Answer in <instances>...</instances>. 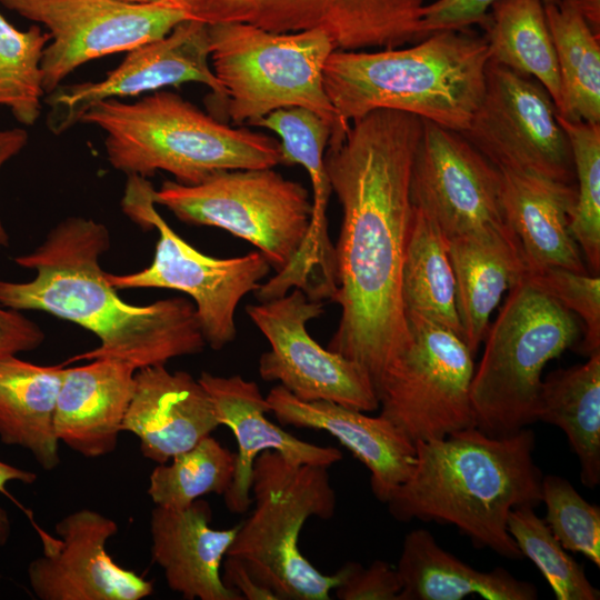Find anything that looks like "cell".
I'll use <instances>...</instances> for the list:
<instances>
[{
  "label": "cell",
  "instance_id": "13",
  "mask_svg": "<svg viewBox=\"0 0 600 600\" xmlns=\"http://www.w3.org/2000/svg\"><path fill=\"white\" fill-rule=\"evenodd\" d=\"M9 10L44 26L50 40L41 70L46 94L80 66L104 56L128 52L167 36L194 19L187 9L168 3L123 0H0Z\"/></svg>",
  "mask_w": 600,
  "mask_h": 600
},
{
  "label": "cell",
  "instance_id": "45",
  "mask_svg": "<svg viewBox=\"0 0 600 600\" xmlns=\"http://www.w3.org/2000/svg\"><path fill=\"white\" fill-rule=\"evenodd\" d=\"M574 4L584 16L590 27L599 33L600 29V0H560Z\"/></svg>",
  "mask_w": 600,
  "mask_h": 600
},
{
  "label": "cell",
  "instance_id": "11",
  "mask_svg": "<svg viewBox=\"0 0 600 600\" xmlns=\"http://www.w3.org/2000/svg\"><path fill=\"white\" fill-rule=\"evenodd\" d=\"M406 319L409 341L377 390L380 416L414 443L477 427L471 402L474 356L462 337L424 318Z\"/></svg>",
  "mask_w": 600,
  "mask_h": 600
},
{
  "label": "cell",
  "instance_id": "20",
  "mask_svg": "<svg viewBox=\"0 0 600 600\" xmlns=\"http://www.w3.org/2000/svg\"><path fill=\"white\" fill-rule=\"evenodd\" d=\"M198 381L210 396L220 424L232 431L238 444L234 476L223 494L229 511L244 513L251 507L253 462L266 450H274L298 464L329 468L341 461L338 448L303 441L271 422L266 417L270 406L256 382L239 374L220 377L206 371Z\"/></svg>",
  "mask_w": 600,
  "mask_h": 600
},
{
  "label": "cell",
  "instance_id": "24",
  "mask_svg": "<svg viewBox=\"0 0 600 600\" xmlns=\"http://www.w3.org/2000/svg\"><path fill=\"white\" fill-rule=\"evenodd\" d=\"M136 371L112 359L64 367L54 416L59 441L87 458L112 453L134 391Z\"/></svg>",
  "mask_w": 600,
  "mask_h": 600
},
{
  "label": "cell",
  "instance_id": "15",
  "mask_svg": "<svg viewBox=\"0 0 600 600\" xmlns=\"http://www.w3.org/2000/svg\"><path fill=\"white\" fill-rule=\"evenodd\" d=\"M207 24L241 22L277 32L318 30L334 50L399 48L418 40L424 0H186Z\"/></svg>",
  "mask_w": 600,
  "mask_h": 600
},
{
  "label": "cell",
  "instance_id": "25",
  "mask_svg": "<svg viewBox=\"0 0 600 600\" xmlns=\"http://www.w3.org/2000/svg\"><path fill=\"white\" fill-rule=\"evenodd\" d=\"M499 170L504 216L519 241L526 273L546 268L587 272L570 230L576 187L528 171Z\"/></svg>",
  "mask_w": 600,
  "mask_h": 600
},
{
  "label": "cell",
  "instance_id": "5",
  "mask_svg": "<svg viewBox=\"0 0 600 600\" xmlns=\"http://www.w3.org/2000/svg\"><path fill=\"white\" fill-rule=\"evenodd\" d=\"M80 122L104 131L108 161L127 176L162 170L192 186L221 171L273 168L281 159L276 139L224 124L170 91L99 102Z\"/></svg>",
  "mask_w": 600,
  "mask_h": 600
},
{
  "label": "cell",
  "instance_id": "3",
  "mask_svg": "<svg viewBox=\"0 0 600 600\" xmlns=\"http://www.w3.org/2000/svg\"><path fill=\"white\" fill-rule=\"evenodd\" d=\"M534 447L528 427L506 436L471 427L416 442L412 470L386 502L388 510L401 522L453 526L476 548L520 560L507 521L512 509L542 502L543 473Z\"/></svg>",
  "mask_w": 600,
  "mask_h": 600
},
{
  "label": "cell",
  "instance_id": "46",
  "mask_svg": "<svg viewBox=\"0 0 600 600\" xmlns=\"http://www.w3.org/2000/svg\"><path fill=\"white\" fill-rule=\"evenodd\" d=\"M11 520L6 508L0 503V548L6 546L11 536ZM0 573V581H1Z\"/></svg>",
  "mask_w": 600,
  "mask_h": 600
},
{
  "label": "cell",
  "instance_id": "36",
  "mask_svg": "<svg viewBox=\"0 0 600 600\" xmlns=\"http://www.w3.org/2000/svg\"><path fill=\"white\" fill-rule=\"evenodd\" d=\"M558 120L570 142L576 204L570 230L593 273L600 271V123Z\"/></svg>",
  "mask_w": 600,
  "mask_h": 600
},
{
  "label": "cell",
  "instance_id": "38",
  "mask_svg": "<svg viewBox=\"0 0 600 600\" xmlns=\"http://www.w3.org/2000/svg\"><path fill=\"white\" fill-rule=\"evenodd\" d=\"M553 298L583 326L578 351L590 357L600 352V277L563 268H546L526 273L523 279Z\"/></svg>",
  "mask_w": 600,
  "mask_h": 600
},
{
  "label": "cell",
  "instance_id": "12",
  "mask_svg": "<svg viewBox=\"0 0 600 600\" xmlns=\"http://www.w3.org/2000/svg\"><path fill=\"white\" fill-rule=\"evenodd\" d=\"M460 133L498 169L574 184L570 142L557 107L531 77L489 61L482 100Z\"/></svg>",
  "mask_w": 600,
  "mask_h": 600
},
{
  "label": "cell",
  "instance_id": "19",
  "mask_svg": "<svg viewBox=\"0 0 600 600\" xmlns=\"http://www.w3.org/2000/svg\"><path fill=\"white\" fill-rule=\"evenodd\" d=\"M252 126L269 129L280 139V163H299L312 186V210L306 237L292 260L266 287L280 297L298 288L312 300L331 299L337 290L336 251L328 234L327 208L332 191L324 166L330 127L311 110L291 107L270 112Z\"/></svg>",
  "mask_w": 600,
  "mask_h": 600
},
{
  "label": "cell",
  "instance_id": "18",
  "mask_svg": "<svg viewBox=\"0 0 600 600\" xmlns=\"http://www.w3.org/2000/svg\"><path fill=\"white\" fill-rule=\"evenodd\" d=\"M43 547L27 569L40 600H141L153 592L151 581L117 563L107 551L118 523L91 509L63 517L56 538L34 522Z\"/></svg>",
  "mask_w": 600,
  "mask_h": 600
},
{
  "label": "cell",
  "instance_id": "40",
  "mask_svg": "<svg viewBox=\"0 0 600 600\" xmlns=\"http://www.w3.org/2000/svg\"><path fill=\"white\" fill-rule=\"evenodd\" d=\"M498 0H436L424 4L419 26L418 40L444 30H463L471 24H481L490 7ZM557 4L560 0H542Z\"/></svg>",
  "mask_w": 600,
  "mask_h": 600
},
{
  "label": "cell",
  "instance_id": "47",
  "mask_svg": "<svg viewBox=\"0 0 600 600\" xmlns=\"http://www.w3.org/2000/svg\"><path fill=\"white\" fill-rule=\"evenodd\" d=\"M132 3L152 4V3H168L187 9L186 0H123ZM188 10V9H187Z\"/></svg>",
  "mask_w": 600,
  "mask_h": 600
},
{
  "label": "cell",
  "instance_id": "33",
  "mask_svg": "<svg viewBox=\"0 0 600 600\" xmlns=\"http://www.w3.org/2000/svg\"><path fill=\"white\" fill-rule=\"evenodd\" d=\"M170 461L149 478L148 494L158 507L183 509L208 493L224 494L236 470V453L211 436Z\"/></svg>",
  "mask_w": 600,
  "mask_h": 600
},
{
  "label": "cell",
  "instance_id": "9",
  "mask_svg": "<svg viewBox=\"0 0 600 600\" xmlns=\"http://www.w3.org/2000/svg\"><path fill=\"white\" fill-rule=\"evenodd\" d=\"M154 191L147 178L130 174L121 200L122 211L131 221L144 230L157 229L152 262L138 272H106V277L117 290L164 288L187 293L194 301L206 343L220 350L237 336L234 313L239 302L259 289L270 264L260 251L224 259L201 253L160 216Z\"/></svg>",
  "mask_w": 600,
  "mask_h": 600
},
{
  "label": "cell",
  "instance_id": "8",
  "mask_svg": "<svg viewBox=\"0 0 600 600\" xmlns=\"http://www.w3.org/2000/svg\"><path fill=\"white\" fill-rule=\"evenodd\" d=\"M574 314L553 298L519 281L488 328L471 382L477 428L506 436L537 421L546 364L579 339Z\"/></svg>",
  "mask_w": 600,
  "mask_h": 600
},
{
  "label": "cell",
  "instance_id": "27",
  "mask_svg": "<svg viewBox=\"0 0 600 600\" xmlns=\"http://www.w3.org/2000/svg\"><path fill=\"white\" fill-rule=\"evenodd\" d=\"M462 339L474 356L503 292L527 272L513 231L447 241Z\"/></svg>",
  "mask_w": 600,
  "mask_h": 600
},
{
  "label": "cell",
  "instance_id": "1",
  "mask_svg": "<svg viewBox=\"0 0 600 600\" xmlns=\"http://www.w3.org/2000/svg\"><path fill=\"white\" fill-rule=\"evenodd\" d=\"M422 128L418 116L377 109L352 121L343 139L324 153L342 208L331 300L340 306L341 318L327 349L359 363L376 391L410 338L401 273L413 216L411 170Z\"/></svg>",
  "mask_w": 600,
  "mask_h": 600
},
{
  "label": "cell",
  "instance_id": "17",
  "mask_svg": "<svg viewBox=\"0 0 600 600\" xmlns=\"http://www.w3.org/2000/svg\"><path fill=\"white\" fill-rule=\"evenodd\" d=\"M207 23L190 19L179 23L167 36L127 52L123 61L99 81L60 84L48 93L47 127L62 134L80 122L94 104L151 93L166 87L198 82L219 100L223 89L209 64Z\"/></svg>",
  "mask_w": 600,
  "mask_h": 600
},
{
  "label": "cell",
  "instance_id": "34",
  "mask_svg": "<svg viewBox=\"0 0 600 600\" xmlns=\"http://www.w3.org/2000/svg\"><path fill=\"white\" fill-rule=\"evenodd\" d=\"M49 40L39 26L19 30L0 13V106L24 126H32L41 113V60Z\"/></svg>",
  "mask_w": 600,
  "mask_h": 600
},
{
  "label": "cell",
  "instance_id": "26",
  "mask_svg": "<svg viewBox=\"0 0 600 600\" xmlns=\"http://www.w3.org/2000/svg\"><path fill=\"white\" fill-rule=\"evenodd\" d=\"M401 590L397 600H536L534 584L504 568L480 571L444 550L430 531L414 529L404 537L396 567Z\"/></svg>",
  "mask_w": 600,
  "mask_h": 600
},
{
  "label": "cell",
  "instance_id": "44",
  "mask_svg": "<svg viewBox=\"0 0 600 600\" xmlns=\"http://www.w3.org/2000/svg\"><path fill=\"white\" fill-rule=\"evenodd\" d=\"M37 480V474L6 463L0 460V492L7 494V484L12 481L31 484Z\"/></svg>",
  "mask_w": 600,
  "mask_h": 600
},
{
  "label": "cell",
  "instance_id": "2",
  "mask_svg": "<svg viewBox=\"0 0 600 600\" xmlns=\"http://www.w3.org/2000/svg\"><path fill=\"white\" fill-rule=\"evenodd\" d=\"M109 248L103 223L83 217L60 221L32 252L13 259L36 277L26 282L0 280V306L48 312L97 336V348L66 364L112 359L138 370L200 353L207 343L196 307L181 297L147 306L123 301L99 264Z\"/></svg>",
  "mask_w": 600,
  "mask_h": 600
},
{
  "label": "cell",
  "instance_id": "10",
  "mask_svg": "<svg viewBox=\"0 0 600 600\" xmlns=\"http://www.w3.org/2000/svg\"><path fill=\"white\" fill-rule=\"evenodd\" d=\"M154 202L183 222L249 241L276 272L299 250L312 210L307 189L272 168L221 171L192 186L166 180Z\"/></svg>",
  "mask_w": 600,
  "mask_h": 600
},
{
  "label": "cell",
  "instance_id": "23",
  "mask_svg": "<svg viewBox=\"0 0 600 600\" xmlns=\"http://www.w3.org/2000/svg\"><path fill=\"white\" fill-rule=\"evenodd\" d=\"M212 511L203 499L189 507L156 506L151 512V556L163 571L168 587L187 600H242L222 581L220 569L239 524L210 526Z\"/></svg>",
  "mask_w": 600,
  "mask_h": 600
},
{
  "label": "cell",
  "instance_id": "30",
  "mask_svg": "<svg viewBox=\"0 0 600 600\" xmlns=\"http://www.w3.org/2000/svg\"><path fill=\"white\" fill-rule=\"evenodd\" d=\"M489 61L536 79L557 110L561 101L557 54L542 0H498L481 23Z\"/></svg>",
  "mask_w": 600,
  "mask_h": 600
},
{
  "label": "cell",
  "instance_id": "41",
  "mask_svg": "<svg viewBox=\"0 0 600 600\" xmlns=\"http://www.w3.org/2000/svg\"><path fill=\"white\" fill-rule=\"evenodd\" d=\"M44 332L20 311L0 306V359L41 346Z\"/></svg>",
  "mask_w": 600,
  "mask_h": 600
},
{
  "label": "cell",
  "instance_id": "14",
  "mask_svg": "<svg viewBox=\"0 0 600 600\" xmlns=\"http://www.w3.org/2000/svg\"><path fill=\"white\" fill-rule=\"evenodd\" d=\"M246 312L270 343L259 360V374L280 384L302 401L327 400L363 412L379 408L368 372L356 361L321 347L307 331V322L323 313L294 288L282 297L250 304Z\"/></svg>",
  "mask_w": 600,
  "mask_h": 600
},
{
  "label": "cell",
  "instance_id": "37",
  "mask_svg": "<svg viewBox=\"0 0 600 600\" xmlns=\"http://www.w3.org/2000/svg\"><path fill=\"white\" fill-rule=\"evenodd\" d=\"M544 521L567 550L600 567V508L589 503L563 477L543 476Z\"/></svg>",
  "mask_w": 600,
  "mask_h": 600
},
{
  "label": "cell",
  "instance_id": "22",
  "mask_svg": "<svg viewBox=\"0 0 600 600\" xmlns=\"http://www.w3.org/2000/svg\"><path fill=\"white\" fill-rule=\"evenodd\" d=\"M134 382L122 431L139 439L144 458L169 462L221 426L210 396L190 373L150 366L136 371Z\"/></svg>",
  "mask_w": 600,
  "mask_h": 600
},
{
  "label": "cell",
  "instance_id": "4",
  "mask_svg": "<svg viewBox=\"0 0 600 600\" xmlns=\"http://www.w3.org/2000/svg\"><path fill=\"white\" fill-rule=\"evenodd\" d=\"M488 62L483 37L444 30L404 49L333 50L323 80L348 123L391 109L462 132L482 100Z\"/></svg>",
  "mask_w": 600,
  "mask_h": 600
},
{
  "label": "cell",
  "instance_id": "6",
  "mask_svg": "<svg viewBox=\"0 0 600 600\" xmlns=\"http://www.w3.org/2000/svg\"><path fill=\"white\" fill-rule=\"evenodd\" d=\"M207 32L212 71L223 89L218 101L232 123L252 126L272 111L300 107L330 127L329 144L343 139L350 123L324 88V66L334 50L327 34L277 33L241 22L207 24Z\"/></svg>",
  "mask_w": 600,
  "mask_h": 600
},
{
  "label": "cell",
  "instance_id": "28",
  "mask_svg": "<svg viewBox=\"0 0 600 600\" xmlns=\"http://www.w3.org/2000/svg\"><path fill=\"white\" fill-rule=\"evenodd\" d=\"M66 366L0 359V440L30 451L46 471L61 462L54 416Z\"/></svg>",
  "mask_w": 600,
  "mask_h": 600
},
{
  "label": "cell",
  "instance_id": "42",
  "mask_svg": "<svg viewBox=\"0 0 600 600\" xmlns=\"http://www.w3.org/2000/svg\"><path fill=\"white\" fill-rule=\"evenodd\" d=\"M222 581L227 588L237 592L242 600H278L268 588L252 578L244 564L237 558L226 556L222 561Z\"/></svg>",
  "mask_w": 600,
  "mask_h": 600
},
{
  "label": "cell",
  "instance_id": "29",
  "mask_svg": "<svg viewBox=\"0 0 600 600\" xmlns=\"http://www.w3.org/2000/svg\"><path fill=\"white\" fill-rule=\"evenodd\" d=\"M537 421L564 432L579 460L581 482L596 488L600 483V352L542 380Z\"/></svg>",
  "mask_w": 600,
  "mask_h": 600
},
{
  "label": "cell",
  "instance_id": "35",
  "mask_svg": "<svg viewBox=\"0 0 600 600\" xmlns=\"http://www.w3.org/2000/svg\"><path fill=\"white\" fill-rule=\"evenodd\" d=\"M534 509L521 506L508 516V531L522 558L534 563L557 600L600 599V592L589 581L583 566L567 552Z\"/></svg>",
  "mask_w": 600,
  "mask_h": 600
},
{
  "label": "cell",
  "instance_id": "32",
  "mask_svg": "<svg viewBox=\"0 0 600 600\" xmlns=\"http://www.w3.org/2000/svg\"><path fill=\"white\" fill-rule=\"evenodd\" d=\"M560 74L558 116L600 123V43L582 12L569 1L544 3Z\"/></svg>",
  "mask_w": 600,
  "mask_h": 600
},
{
  "label": "cell",
  "instance_id": "31",
  "mask_svg": "<svg viewBox=\"0 0 600 600\" xmlns=\"http://www.w3.org/2000/svg\"><path fill=\"white\" fill-rule=\"evenodd\" d=\"M401 297L406 317L424 318L462 337L447 240L437 224L414 207L402 264Z\"/></svg>",
  "mask_w": 600,
  "mask_h": 600
},
{
  "label": "cell",
  "instance_id": "39",
  "mask_svg": "<svg viewBox=\"0 0 600 600\" xmlns=\"http://www.w3.org/2000/svg\"><path fill=\"white\" fill-rule=\"evenodd\" d=\"M339 573L341 580L334 590L340 600H397L401 590L396 568L383 560H376L368 568L347 562Z\"/></svg>",
  "mask_w": 600,
  "mask_h": 600
},
{
  "label": "cell",
  "instance_id": "16",
  "mask_svg": "<svg viewBox=\"0 0 600 600\" xmlns=\"http://www.w3.org/2000/svg\"><path fill=\"white\" fill-rule=\"evenodd\" d=\"M410 199L447 241L512 231L502 206L500 170L460 132L422 120Z\"/></svg>",
  "mask_w": 600,
  "mask_h": 600
},
{
  "label": "cell",
  "instance_id": "43",
  "mask_svg": "<svg viewBox=\"0 0 600 600\" xmlns=\"http://www.w3.org/2000/svg\"><path fill=\"white\" fill-rule=\"evenodd\" d=\"M28 132L20 128L0 129V170L3 164L17 156L28 143ZM9 246V234L0 218V250Z\"/></svg>",
  "mask_w": 600,
  "mask_h": 600
},
{
  "label": "cell",
  "instance_id": "7",
  "mask_svg": "<svg viewBox=\"0 0 600 600\" xmlns=\"http://www.w3.org/2000/svg\"><path fill=\"white\" fill-rule=\"evenodd\" d=\"M250 493L254 509L239 523L226 556L239 559L278 600L330 599L339 571L321 573L299 547L308 519L334 516L337 496L328 467L298 464L266 450L253 462Z\"/></svg>",
  "mask_w": 600,
  "mask_h": 600
},
{
  "label": "cell",
  "instance_id": "21",
  "mask_svg": "<svg viewBox=\"0 0 600 600\" xmlns=\"http://www.w3.org/2000/svg\"><path fill=\"white\" fill-rule=\"evenodd\" d=\"M266 399L281 424L322 430L338 439L369 470L371 491L379 501L386 503L409 477L416 443L384 417H369L327 400L302 401L281 384Z\"/></svg>",
  "mask_w": 600,
  "mask_h": 600
}]
</instances>
